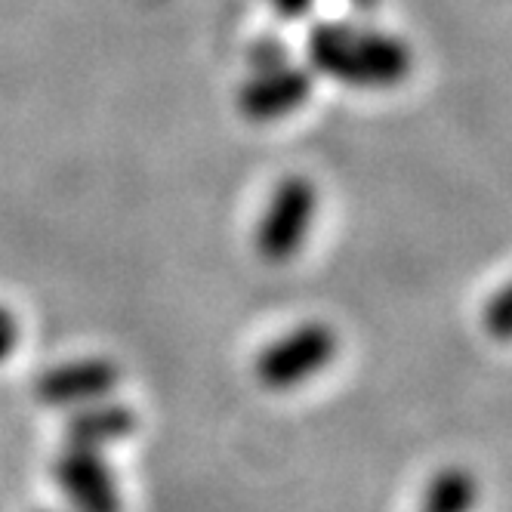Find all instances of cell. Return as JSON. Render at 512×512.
Instances as JSON below:
<instances>
[{
	"label": "cell",
	"instance_id": "obj_1",
	"mask_svg": "<svg viewBox=\"0 0 512 512\" xmlns=\"http://www.w3.org/2000/svg\"><path fill=\"white\" fill-rule=\"evenodd\" d=\"M309 62L318 75L361 90H389L411 75L414 56L405 41L358 25H318L309 34Z\"/></svg>",
	"mask_w": 512,
	"mask_h": 512
},
{
	"label": "cell",
	"instance_id": "obj_2",
	"mask_svg": "<svg viewBox=\"0 0 512 512\" xmlns=\"http://www.w3.org/2000/svg\"><path fill=\"white\" fill-rule=\"evenodd\" d=\"M340 352V337L331 324L306 321L272 340L253 361V374L266 389L284 392L318 377Z\"/></svg>",
	"mask_w": 512,
	"mask_h": 512
},
{
	"label": "cell",
	"instance_id": "obj_3",
	"mask_svg": "<svg viewBox=\"0 0 512 512\" xmlns=\"http://www.w3.org/2000/svg\"><path fill=\"white\" fill-rule=\"evenodd\" d=\"M318 213V189L306 176L281 179L260 223L253 232V247L266 263H290L303 250Z\"/></svg>",
	"mask_w": 512,
	"mask_h": 512
},
{
	"label": "cell",
	"instance_id": "obj_4",
	"mask_svg": "<svg viewBox=\"0 0 512 512\" xmlns=\"http://www.w3.org/2000/svg\"><path fill=\"white\" fill-rule=\"evenodd\" d=\"M53 479L75 512H124L115 469L96 448L65 445L53 463Z\"/></svg>",
	"mask_w": 512,
	"mask_h": 512
},
{
	"label": "cell",
	"instance_id": "obj_5",
	"mask_svg": "<svg viewBox=\"0 0 512 512\" xmlns=\"http://www.w3.org/2000/svg\"><path fill=\"white\" fill-rule=\"evenodd\" d=\"M121 383L115 361L105 358H78L44 371L34 383V395L50 408H84L112 395Z\"/></svg>",
	"mask_w": 512,
	"mask_h": 512
},
{
	"label": "cell",
	"instance_id": "obj_6",
	"mask_svg": "<svg viewBox=\"0 0 512 512\" xmlns=\"http://www.w3.org/2000/svg\"><path fill=\"white\" fill-rule=\"evenodd\" d=\"M309 96H312V75L306 68L272 65V68L256 71L241 87L238 108L244 118L256 124H269V121L294 115L300 105L309 102Z\"/></svg>",
	"mask_w": 512,
	"mask_h": 512
},
{
	"label": "cell",
	"instance_id": "obj_7",
	"mask_svg": "<svg viewBox=\"0 0 512 512\" xmlns=\"http://www.w3.org/2000/svg\"><path fill=\"white\" fill-rule=\"evenodd\" d=\"M133 429H136V417L130 408L118 405V401H93V405H84L68 420L65 438H68V445H84V448L102 451L105 445L124 442Z\"/></svg>",
	"mask_w": 512,
	"mask_h": 512
},
{
	"label": "cell",
	"instance_id": "obj_8",
	"mask_svg": "<svg viewBox=\"0 0 512 512\" xmlns=\"http://www.w3.org/2000/svg\"><path fill=\"white\" fill-rule=\"evenodd\" d=\"M479 500V482L466 466H445L426 482L417 512H472Z\"/></svg>",
	"mask_w": 512,
	"mask_h": 512
},
{
	"label": "cell",
	"instance_id": "obj_9",
	"mask_svg": "<svg viewBox=\"0 0 512 512\" xmlns=\"http://www.w3.org/2000/svg\"><path fill=\"white\" fill-rule=\"evenodd\" d=\"M482 324H485L488 337L503 340V343L512 340V281L503 284L497 294L485 303Z\"/></svg>",
	"mask_w": 512,
	"mask_h": 512
},
{
	"label": "cell",
	"instance_id": "obj_10",
	"mask_svg": "<svg viewBox=\"0 0 512 512\" xmlns=\"http://www.w3.org/2000/svg\"><path fill=\"white\" fill-rule=\"evenodd\" d=\"M16 340H19V324L4 306H0V361L16 349Z\"/></svg>",
	"mask_w": 512,
	"mask_h": 512
},
{
	"label": "cell",
	"instance_id": "obj_11",
	"mask_svg": "<svg viewBox=\"0 0 512 512\" xmlns=\"http://www.w3.org/2000/svg\"><path fill=\"white\" fill-rule=\"evenodd\" d=\"M312 4H315V0H272V7H275L281 16H287V19H300V16H306V13L312 10Z\"/></svg>",
	"mask_w": 512,
	"mask_h": 512
}]
</instances>
